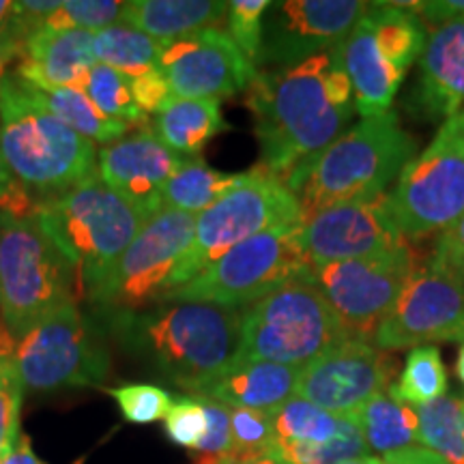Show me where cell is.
<instances>
[{"instance_id": "1", "label": "cell", "mask_w": 464, "mask_h": 464, "mask_svg": "<svg viewBox=\"0 0 464 464\" xmlns=\"http://www.w3.org/2000/svg\"><path fill=\"white\" fill-rule=\"evenodd\" d=\"M353 86L342 63V45L286 69L258 72L249 84L246 106L263 168L277 179L310 166L342 136L355 114Z\"/></svg>"}, {"instance_id": "2", "label": "cell", "mask_w": 464, "mask_h": 464, "mask_svg": "<svg viewBox=\"0 0 464 464\" xmlns=\"http://www.w3.org/2000/svg\"><path fill=\"white\" fill-rule=\"evenodd\" d=\"M243 310L205 301H168L147 312L112 314L121 342L168 381L200 393L239 357Z\"/></svg>"}, {"instance_id": "3", "label": "cell", "mask_w": 464, "mask_h": 464, "mask_svg": "<svg viewBox=\"0 0 464 464\" xmlns=\"http://www.w3.org/2000/svg\"><path fill=\"white\" fill-rule=\"evenodd\" d=\"M415 140L396 112H382L342 133L310 166L288 174L286 188L299 200L301 218L344 202L372 200L413 160Z\"/></svg>"}, {"instance_id": "4", "label": "cell", "mask_w": 464, "mask_h": 464, "mask_svg": "<svg viewBox=\"0 0 464 464\" xmlns=\"http://www.w3.org/2000/svg\"><path fill=\"white\" fill-rule=\"evenodd\" d=\"M0 140L9 172L42 198L61 194L97 168L95 142L34 102L17 73L0 89Z\"/></svg>"}, {"instance_id": "5", "label": "cell", "mask_w": 464, "mask_h": 464, "mask_svg": "<svg viewBox=\"0 0 464 464\" xmlns=\"http://www.w3.org/2000/svg\"><path fill=\"white\" fill-rule=\"evenodd\" d=\"M37 216L75 269V286L92 299L144 219L102 181L97 168L61 194L39 200Z\"/></svg>"}, {"instance_id": "6", "label": "cell", "mask_w": 464, "mask_h": 464, "mask_svg": "<svg viewBox=\"0 0 464 464\" xmlns=\"http://www.w3.org/2000/svg\"><path fill=\"white\" fill-rule=\"evenodd\" d=\"M75 269L39 216H0V314L15 340L73 301Z\"/></svg>"}, {"instance_id": "7", "label": "cell", "mask_w": 464, "mask_h": 464, "mask_svg": "<svg viewBox=\"0 0 464 464\" xmlns=\"http://www.w3.org/2000/svg\"><path fill=\"white\" fill-rule=\"evenodd\" d=\"M348 340L310 271L243 310L239 357L304 368Z\"/></svg>"}, {"instance_id": "8", "label": "cell", "mask_w": 464, "mask_h": 464, "mask_svg": "<svg viewBox=\"0 0 464 464\" xmlns=\"http://www.w3.org/2000/svg\"><path fill=\"white\" fill-rule=\"evenodd\" d=\"M304 222L299 200L282 179L258 166L224 198L196 218L194 239L172 280V290L200 276L239 243L260 232Z\"/></svg>"}, {"instance_id": "9", "label": "cell", "mask_w": 464, "mask_h": 464, "mask_svg": "<svg viewBox=\"0 0 464 464\" xmlns=\"http://www.w3.org/2000/svg\"><path fill=\"white\" fill-rule=\"evenodd\" d=\"M307 271L310 263L301 247V224L282 226L235 246L194 280L170 290L161 304L205 301L246 310Z\"/></svg>"}, {"instance_id": "10", "label": "cell", "mask_w": 464, "mask_h": 464, "mask_svg": "<svg viewBox=\"0 0 464 464\" xmlns=\"http://www.w3.org/2000/svg\"><path fill=\"white\" fill-rule=\"evenodd\" d=\"M393 222L406 239L448 230L464 216V123L445 119L420 158L411 160L390 194Z\"/></svg>"}, {"instance_id": "11", "label": "cell", "mask_w": 464, "mask_h": 464, "mask_svg": "<svg viewBox=\"0 0 464 464\" xmlns=\"http://www.w3.org/2000/svg\"><path fill=\"white\" fill-rule=\"evenodd\" d=\"M14 365L24 390L102 387L110 374V355L102 335L69 301L17 340Z\"/></svg>"}, {"instance_id": "12", "label": "cell", "mask_w": 464, "mask_h": 464, "mask_svg": "<svg viewBox=\"0 0 464 464\" xmlns=\"http://www.w3.org/2000/svg\"><path fill=\"white\" fill-rule=\"evenodd\" d=\"M196 216L161 207L116 260L103 286L91 301L112 314L138 312L164 301L183 254L194 239Z\"/></svg>"}, {"instance_id": "13", "label": "cell", "mask_w": 464, "mask_h": 464, "mask_svg": "<svg viewBox=\"0 0 464 464\" xmlns=\"http://www.w3.org/2000/svg\"><path fill=\"white\" fill-rule=\"evenodd\" d=\"M420 265L409 246L379 256L310 266L348 340L372 342L376 329Z\"/></svg>"}, {"instance_id": "14", "label": "cell", "mask_w": 464, "mask_h": 464, "mask_svg": "<svg viewBox=\"0 0 464 464\" xmlns=\"http://www.w3.org/2000/svg\"><path fill=\"white\" fill-rule=\"evenodd\" d=\"M370 5L359 0H284L271 3L263 17L256 67L286 69L346 42Z\"/></svg>"}, {"instance_id": "15", "label": "cell", "mask_w": 464, "mask_h": 464, "mask_svg": "<svg viewBox=\"0 0 464 464\" xmlns=\"http://www.w3.org/2000/svg\"><path fill=\"white\" fill-rule=\"evenodd\" d=\"M464 340V286L443 271L420 266L376 329L381 351L417 348L423 342Z\"/></svg>"}, {"instance_id": "16", "label": "cell", "mask_w": 464, "mask_h": 464, "mask_svg": "<svg viewBox=\"0 0 464 464\" xmlns=\"http://www.w3.org/2000/svg\"><path fill=\"white\" fill-rule=\"evenodd\" d=\"M158 69L164 73L172 97L179 100L219 102L247 91L258 75V67L219 28L164 42Z\"/></svg>"}, {"instance_id": "17", "label": "cell", "mask_w": 464, "mask_h": 464, "mask_svg": "<svg viewBox=\"0 0 464 464\" xmlns=\"http://www.w3.org/2000/svg\"><path fill=\"white\" fill-rule=\"evenodd\" d=\"M396 362L370 342L344 340L299 370L295 396L334 415H351L390 392Z\"/></svg>"}, {"instance_id": "18", "label": "cell", "mask_w": 464, "mask_h": 464, "mask_svg": "<svg viewBox=\"0 0 464 464\" xmlns=\"http://www.w3.org/2000/svg\"><path fill=\"white\" fill-rule=\"evenodd\" d=\"M301 247L310 266L357 260L406 247L390 211V194L344 202L301 222Z\"/></svg>"}, {"instance_id": "19", "label": "cell", "mask_w": 464, "mask_h": 464, "mask_svg": "<svg viewBox=\"0 0 464 464\" xmlns=\"http://www.w3.org/2000/svg\"><path fill=\"white\" fill-rule=\"evenodd\" d=\"M185 161L155 136L150 127L97 150L102 181L123 198L144 222L161 208V196Z\"/></svg>"}, {"instance_id": "20", "label": "cell", "mask_w": 464, "mask_h": 464, "mask_svg": "<svg viewBox=\"0 0 464 464\" xmlns=\"http://www.w3.org/2000/svg\"><path fill=\"white\" fill-rule=\"evenodd\" d=\"M415 100L430 119H450L464 106V15L434 26L421 56Z\"/></svg>"}, {"instance_id": "21", "label": "cell", "mask_w": 464, "mask_h": 464, "mask_svg": "<svg viewBox=\"0 0 464 464\" xmlns=\"http://www.w3.org/2000/svg\"><path fill=\"white\" fill-rule=\"evenodd\" d=\"M17 75L31 84L82 89L86 75L97 65L92 54V33L37 31L22 44Z\"/></svg>"}, {"instance_id": "22", "label": "cell", "mask_w": 464, "mask_h": 464, "mask_svg": "<svg viewBox=\"0 0 464 464\" xmlns=\"http://www.w3.org/2000/svg\"><path fill=\"white\" fill-rule=\"evenodd\" d=\"M299 368L274 362L235 359L196 396L218 400L230 409H254L274 415L284 402L295 398Z\"/></svg>"}, {"instance_id": "23", "label": "cell", "mask_w": 464, "mask_h": 464, "mask_svg": "<svg viewBox=\"0 0 464 464\" xmlns=\"http://www.w3.org/2000/svg\"><path fill=\"white\" fill-rule=\"evenodd\" d=\"M342 63L355 95V112L363 119L390 112L393 95L398 92L404 75L396 72L381 54L374 22L368 11L342 44Z\"/></svg>"}, {"instance_id": "24", "label": "cell", "mask_w": 464, "mask_h": 464, "mask_svg": "<svg viewBox=\"0 0 464 464\" xmlns=\"http://www.w3.org/2000/svg\"><path fill=\"white\" fill-rule=\"evenodd\" d=\"M224 17H228V3L219 0H130L123 5L119 24L164 44L218 28Z\"/></svg>"}, {"instance_id": "25", "label": "cell", "mask_w": 464, "mask_h": 464, "mask_svg": "<svg viewBox=\"0 0 464 464\" xmlns=\"http://www.w3.org/2000/svg\"><path fill=\"white\" fill-rule=\"evenodd\" d=\"M155 136L179 155H196L207 147L211 138L228 130L219 112L218 100H179L172 97L155 114Z\"/></svg>"}, {"instance_id": "26", "label": "cell", "mask_w": 464, "mask_h": 464, "mask_svg": "<svg viewBox=\"0 0 464 464\" xmlns=\"http://www.w3.org/2000/svg\"><path fill=\"white\" fill-rule=\"evenodd\" d=\"M26 91L31 92L34 102H39L45 110H50L56 119L84 136L86 140L112 144L121 138H125L130 125L121 123V121L108 119L100 110L92 106V102L84 95L82 91L75 89H58V86L45 84H31L22 80Z\"/></svg>"}, {"instance_id": "27", "label": "cell", "mask_w": 464, "mask_h": 464, "mask_svg": "<svg viewBox=\"0 0 464 464\" xmlns=\"http://www.w3.org/2000/svg\"><path fill=\"white\" fill-rule=\"evenodd\" d=\"M370 7L368 15L374 22L381 54L404 75L426 48V31L415 14L417 3H372Z\"/></svg>"}, {"instance_id": "28", "label": "cell", "mask_w": 464, "mask_h": 464, "mask_svg": "<svg viewBox=\"0 0 464 464\" xmlns=\"http://www.w3.org/2000/svg\"><path fill=\"white\" fill-rule=\"evenodd\" d=\"M353 415L362 426L370 451H379L382 456L411 448L420 432L417 411L413 406L398 402L390 392L374 396Z\"/></svg>"}, {"instance_id": "29", "label": "cell", "mask_w": 464, "mask_h": 464, "mask_svg": "<svg viewBox=\"0 0 464 464\" xmlns=\"http://www.w3.org/2000/svg\"><path fill=\"white\" fill-rule=\"evenodd\" d=\"M243 177L246 172L226 174L205 164L202 160H189L168 181L164 196H161V207L198 218L208 207L224 198L230 189H235L243 181Z\"/></svg>"}, {"instance_id": "30", "label": "cell", "mask_w": 464, "mask_h": 464, "mask_svg": "<svg viewBox=\"0 0 464 464\" xmlns=\"http://www.w3.org/2000/svg\"><path fill=\"white\" fill-rule=\"evenodd\" d=\"M161 45L164 44L158 39L125 24H112L92 33L95 61L116 69L127 78H138L158 69Z\"/></svg>"}, {"instance_id": "31", "label": "cell", "mask_w": 464, "mask_h": 464, "mask_svg": "<svg viewBox=\"0 0 464 464\" xmlns=\"http://www.w3.org/2000/svg\"><path fill=\"white\" fill-rule=\"evenodd\" d=\"M351 415H334L301 398H290L274 413L276 445H323L340 437Z\"/></svg>"}, {"instance_id": "32", "label": "cell", "mask_w": 464, "mask_h": 464, "mask_svg": "<svg viewBox=\"0 0 464 464\" xmlns=\"http://www.w3.org/2000/svg\"><path fill=\"white\" fill-rule=\"evenodd\" d=\"M420 432L417 440L450 464H464V400L440 396L430 404L417 406Z\"/></svg>"}, {"instance_id": "33", "label": "cell", "mask_w": 464, "mask_h": 464, "mask_svg": "<svg viewBox=\"0 0 464 464\" xmlns=\"http://www.w3.org/2000/svg\"><path fill=\"white\" fill-rule=\"evenodd\" d=\"M448 393V372L437 346H417L406 357L400 381L390 387L398 402L423 406Z\"/></svg>"}, {"instance_id": "34", "label": "cell", "mask_w": 464, "mask_h": 464, "mask_svg": "<svg viewBox=\"0 0 464 464\" xmlns=\"http://www.w3.org/2000/svg\"><path fill=\"white\" fill-rule=\"evenodd\" d=\"M86 97L92 102V106L106 114L108 119L121 121L125 125H140L147 123V114L136 106L131 95L130 78L119 73L116 69L97 63L86 75L82 89Z\"/></svg>"}, {"instance_id": "35", "label": "cell", "mask_w": 464, "mask_h": 464, "mask_svg": "<svg viewBox=\"0 0 464 464\" xmlns=\"http://www.w3.org/2000/svg\"><path fill=\"white\" fill-rule=\"evenodd\" d=\"M123 5L125 3H119V0H65L45 20L39 22L33 33H97L102 28L119 24L121 14H123Z\"/></svg>"}, {"instance_id": "36", "label": "cell", "mask_w": 464, "mask_h": 464, "mask_svg": "<svg viewBox=\"0 0 464 464\" xmlns=\"http://www.w3.org/2000/svg\"><path fill=\"white\" fill-rule=\"evenodd\" d=\"M276 454L286 464H344L357 458H368L370 448L365 443L355 415L340 437L323 445H276Z\"/></svg>"}, {"instance_id": "37", "label": "cell", "mask_w": 464, "mask_h": 464, "mask_svg": "<svg viewBox=\"0 0 464 464\" xmlns=\"http://www.w3.org/2000/svg\"><path fill=\"white\" fill-rule=\"evenodd\" d=\"M106 392L116 400L125 420L136 426L164 420L174 402L170 393L150 382H125Z\"/></svg>"}, {"instance_id": "38", "label": "cell", "mask_w": 464, "mask_h": 464, "mask_svg": "<svg viewBox=\"0 0 464 464\" xmlns=\"http://www.w3.org/2000/svg\"><path fill=\"white\" fill-rule=\"evenodd\" d=\"M232 458L276 451L274 415L254 409H230Z\"/></svg>"}, {"instance_id": "39", "label": "cell", "mask_w": 464, "mask_h": 464, "mask_svg": "<svg viewBox=\"0 0 464 464\" xmlns=\"http://www.w3.org/2000/svg\"><path fill=\"white\" fill-rule=\"evenodd\" d=\"M269 0H235L228 3V34L239 50L256 65L263 42V17Z\"/></svg>"}, {"instance_id": "40", "label": "cell", "mask_w": 464, "mask_h": 464, "mask_svg": "<svg viewBox=\"0 0 464 464\" xmlns=\"http://www.w3.org/2000/svg\"><path fill=\"white\" fill-rule=\"evenodd\" d=\"M24 385L11 362H0V460L14 450L20 439V413Z\"/></svg>"}, {"instance_id": "41", "label": "cell", "mask_w": 464, "mask_h": 464, "mask_svg": "<svg viewBox=\"0 0 464 464\" xmlns=\"http://www.w3.org/2000/svg\"><path fill=\"white\" fill-rule=\"evenodd\" d=\"M164 430L172 443L188 450H198L207 434V415L196 396H179L164 417Z\"/></svg>"}, {"instance_id": "42", "label": "cell", "mask_w": 464, "mask_h": 464, "mask_svg": "<svg viewBox=\"0 0 464 464\" xmlns=\"http://www.w3.org/2000/svg\"><path fill=\"white\" fill-rule=\"evenodd\" d=\"M200 400L207 415V434L200 440L198 450L205 458H228L232 456V430H230V406L218 400L196 396Z\"/></svg>"}, {"instance_id": "43", "label": "cell", "mask_w": 464, "mask_h": 464, "mask_svg": "<svg viewBox=\"0 0 464 464\" xmlns=\"http://www.w3.org/2000/svg\"><path fill=\"white\" fill-rule=\"evenodd\" d=\"M39 200H33V194L15 181L9 172L7 161L3 153V140H0V216L24 219L37 216Z\"/></svg>"}, {"instance_id": "44", "label": "cell", "mask_w": 464, "mask_h": 464, "mask_svg": "<svg viewBox=\"0 0 464 464\" xmlns=\"http://www.w3.org/2000/svg\"><path fill=\"white\" fill-rule=\"evenodd\" d=\"M430 265L464 286V216L440 232Z\"/></svg>"}, {"instance_id": "45", "label": "cell", "mask_w": 464, "mask_h": 464, "mask_svg": "<svg viewBox=\"0 0 464 464\" xmlns=\"http://www.w3.org/2000/svg\"><path fill=\"white\" fill-rule=\"evenodd\" d=\"M130 84L133 102L147 116L158 114L172 100L170 86H168L164 73L160 69L138 75V78H130Z\"/></svg>"}, {"instance_id": "46", "label": "cell", "mask_w": 464, "mask_h": 464, "mask_svg": "<svg viewBox=\"0 0 464 464\" xmlns=\"http://www.w3.org/2000/svg\"><path fill=\"white\" fill-rule=\"evenodd\" d=\"M417 15L430 22L434 26L445 24V22L456 20L464 15V0H439V3H417Z\"/></svg>"}, {"instance_id": "47", "label": "cell", "mask_w": 464, "mask_h": 464, "mask_svg": "<svg viewBox=\"0 0 464 464\" xmlns=\"http://www.w3.org/2000/svg\"><path fill=\"white\" fill-rule=\"evenodd\" d=\"M382 464H450L426 448H406L382 456Z\"/></svg>"}, {"instance_id": "48", "label": "cell", "mask_w": 464, "mask_h": 464, "mask_svg": "<svg viewBox=\"0 0 464 464\" xmlns=\"http://www.w3.org/2000/svg\"><path fill=\"white\" fill-rule=\"evenodd\" d=\"M0 37H14L20 44H24L26 34L22 28L20 14H17V3L0 0Z\"/></svg>"}, {"instance_id": "49", "label": "cell", "mask_w": 464, "mask_h": 464, "mask_svg": "<svg viewBox=\"0 0 464 464\" xmlns=\"http://www.w3.org/2000/svg\"><path fill=\"white\" fill-rule=\"evenodd\" d=\"M0 464H45V462L34 454L31 440H28L26 434H20V439H17L14 450L0 460Z\"/></svg>"}, {"instance_id": "50", "label": "cell", "mask_w": 464, "mask_h": 464, "mask_svg": "<svg viewBox=\"0 0 464 464\" xmlns=\"http://www.w3.org/2000/svg\"><path fill=\"white\" fill-rule=\"evenodd\" d=\"M22 54V44L14 37H0V89H3L5 78H7V67L11 61Z\"/></svg>"}, {"instance_id": "51", "label": "cell", "mask_w": 464, "mask_h": 464, "mask_svg": "<svg viewBox=\"0 0 464 464\" xmlns=\"http://www.w3.org/2000/svg\"><path fill=\"white\" fill-rule=\"evenodd\" d=\"M15 348H17V340L14 338V334L9 332L3 314H0V362H11L15 355Z\"/></svg>"}, {"instance_id": "52", "label": "cell", "mask_w": 464, "mask_h": 464, "mask_svg": "<svg viewBox=\"0 0 464 464\" xmlns=\"http://www.w3.org/2000/svg\"><path fill=\"white\" fill-rule=\"evenodd\" d=\"M232 464H284V460L276 454V451H266V454L235 458V462H232Z\"/></svg>"}, {"instance_id": "53", "label": "cell", "mask_w": 464, "mask_h": 464, "mask_svg": "<svg viewBox=\"0 0 464 464\" xmlns=\"http://www.w3.org/2000/svg\"><path fill=\"white\" fill-rule=\"evenodd\" d=\"M232 462H235V458H232V456H228V458H205V456H200L198 462H196V464H232Z\"/></svg>"}, {"instance_id": "54", "label": "cell", "mask_w": 464, "mask_h": 464, "mask_svg": "<svg viewBox=\"0 0 464 464\" xmlns=\"http://www.w3.org/2000/svg\"><path fill=\"white\" fill-rule=\"evenodd\" d=\"M456 370H458V376H460V381L464 382V344H462V348H460V355H458Z\"/></svg>"}, {"instance_id": "55", "label": "cell", "mask_w": 464, "mask_h": 464, "mask_svg": "<svg viewBox=\"0 0 464 464\" xmlns=\"http://www.w3.org/2000/svg\"><path fill=\"white\" fill-rule=\"evenodd\" d=\"M460 116H462V123H464V110H462V112H460Z\"/></svg>"}, {"instance_id": "56", "label": "cell", "mask_w": 464, "mask_h": 464, "mask_svg": "<svg viewBox=\"0 0 464 464\" xmlns=\"http://www.w3.org/2000/svg\"><path fill=\"white\" fill-rule=\"evenodd\" d=\"M284 464H286V462H284Z\"/></svg>"}]
</instances>
